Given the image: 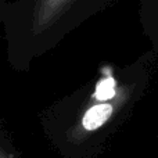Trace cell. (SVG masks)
Segmentation results:
<instances>
[{"instance_id":"obj_1","label":"cell","mask_w":158,"mask_h":158,"mask_svg":"<svg viewBox=\"0 0 158 158\" xmlns=\"http://www.w3.org/2000/svg\"><path fill=\"white\" fill-rule=\"evenodd\" d=\"M114 112V107L110 103H98L92 106L82 117V126L86 131H96L100 126H103L111 118Z\"/></svg>"},{"instance_id":"obj_2","label":"cell","mask_w":158,"mask_h":158,"mask_svg":"<svg viewBox=\"0 0 158 158\" xmlns=\"http://www.w3.org/2000/svg\"><path fill=\"white\" fill-rule=\"evenodd\" d=\"M67 2H71V0H44L43 2V11H42V15H43V24L47 21V17L56 14V11L58 10V7L63 4H67Z\"/></svg>"}]
</instances>
